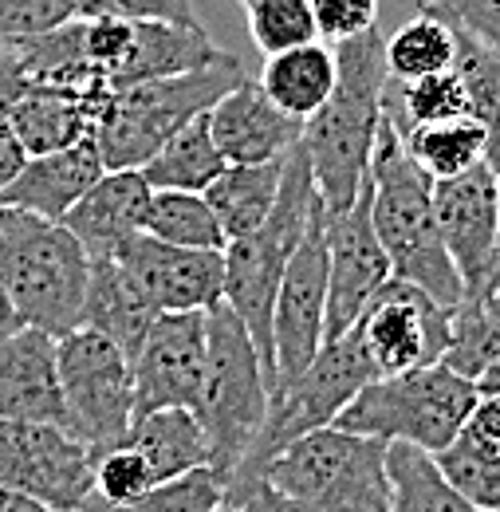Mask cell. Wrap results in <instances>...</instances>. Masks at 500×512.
Segmentation results:
<instances>
[{
	"mask_svg": "<svg viewBox=\"0 0 500 512\" xmlns=\"http://www.w3.org/2000/svg\"><path fill=\"white\" fill-rule=\"evenodd\" d=\"M386 36L375 28L339 44L335 60L339 75L327 103L304 123V146L312 158L315 190L323 197L327 213L347 209L371 170L378 127L386 115Z\"/></svg>",
	"mask_w": 500,
	"mask_h": 512,
	"instance_id": "obj_1",
	"label": "cell"
},
{
	"mask_svg": "<svg viewBox=\"0 0 500 512\" xmlns=\"http://www.w3.org/2000/svg\"><path fill=\"white\" fill-rule=\"evenodd\" d=\"M367 193H371L375 233L390 256V272L406 284H418L445 308H457L465 300V280L441 241L434 178L410 158L402 130L390 123V115H382L378 127Z\"/></svg>",
	"mask_w": 500,
	"mask_h": 512,
	"instance_id": "obj_2",
	"label": "cell"
},
{
	"mask_svg": "<svg viewBox=\"0 0 500 512\" xmlns=\"http://www.w3.org/2000/svg\"><path fill=\"white\" fill-rule=\"evenodd\" d=\"M319 201L323 197L315 190L312 158L300 138L284 158V182H280V197H276L268 221L260 229H252L249 237H237L225 245V304L249 327L256 355L268 371V386H276V351H272L276 292H280L288 256L300 245Z\"/></svg>",
	"mask_w": 500,
	"mask_h": 512,
	"instance_id": "obj_3",
	"label": "cell"
},
{
	"mask_svg": "<svg viewBox=\"0 0 500 512\" xmlns=\"http://www.w3.org/2000/svg\"><path fill=\"white\" fill-rule=\"evenodd\" d=\"M245 79V64L237 56H221L213 64L146 79L123 91H111L99 123H95V146L107 170H142L146 158L189 119L205 115L225 91H233Z\"/></svg>",
	"mask_w": 500,
	"mask_h": 512,
	"instance_id": "obj_4",
	"label": "cell"
},
{
	"mask_svg": "<svg viewBox=\"0 0 500 512\" xmlns=\"http://www.w3.org/2000/svg\"><path fill=\"white\" fill-rule=\"evenodd\" d=\"M268 398V371L256 355L249 327L221 300L205 312V375L193 406L209 438V465L221 477L249 457L268 414Z\"/></svg>",
	"mask_w": 500,
	"mask_h": 512,
	"instance_id": "obj_5",
	"label": "cell"
},
{
	"mask_svg": "<svg viewBox=\"0 0 500 512\" xmlns=\"http://www.w3.org/2000/svg\"><path fill=\"white\" fill-rule=\"evenodd\" d=\"M91 280V256L63 221H44L20 209L4 249H0V284L16 304L20 320L67 335L83 327V300Z\"/></svg>",
	"mask_w": 500,
	"mask_h": 512,
	"instance_id": "obj_6",
	"label": "cell"
},
{
	"mask_svg": "<svg viewBox=\"0 0 500 512\" xmlns=\"http://www.w3.org/2000/svg\"><path fill=\"white\" fill-rule=\"evenodd\" d=\"M477 402V383L445 363H430L402 375H378L335 418L339 430L367 434L378 442H410L430 453L445 449Z\"/></svg>",
	"mask_w": 500,
	"mask_h": 512,
	"instance_id": "obj_7",
	"label": "cell"
},
{
	"mask_svg": "<svg viewBox=\"0 0 500 512\" xmlns=\"http://www.w3.org/2000/svg\"><path fill=\"white\" fill-rule=\"evenodd\" d=\"M260 473L288 497H300L323 512H390L386 442L319 426L288 442Z\"/></svg>",
	"mask_w": 500,
	"mask_h": 512,
	"instance_id": "obj_8",
	"label": "cell"
},
{
	"mask_svg": "<svg viewBox=\"0 0 500 512\" xmlns=\"http://www.w3.org/2000/svg\"><path fill=\"white\" fill-rule=\"evenodd\" d=\"M371 379H378V371L375 363H371V355H367V347H363V335L355 327L335 335V339H327L319 347V355L296 379H288V383H280L272 390L264 426H260L249 457L241 465H256L260 469L268 457H276L288 442L312 434L319 426H331L339 418V410Z\"/></svg>",
	"mask_w": 500,
	"mask_h": 512,
	"instance_id": "obj_9",
	"label": "cell"
},
{
	"mask_svg": "<svg viewBox=\"0 0 500 512\" xmlns=\"http://www.w3.org/2000/svg\"><path fill=\"white\" fill-rule=\"evenodd\" d=\"M60 355V386L67 430L95 449H115L126 442L134 422V371L130 355L115 339L75 327L56 339Z\"/></svg>",
	"mask_w": 500,
	"mask_h": 512,
	"instance_id": "obj_10",
	"label": "cell"
},
{
	"mask_svg": "<svg viewBox=\"0 0 500 512\" xmlns=\"http://www.w3.org/2000/svg\"><path fill=\"white\" fill-rule=\"evenodd\" d=\"M0 485L60 512H83L95 497V449L56 422L0 418Z\"/></svg>",
	"mask_w": 500,
	"mask_h": 512,
	"instance_id": "obj_11",
	"label": "cell"
},
{
	"mask_svg": "<svg viewBox=\"0 0 500 512\" xmlns=\"http://www.w3.org/2000/svg\"><path fill=\"white\" fill-rule=\"evenodd\" d=\"M323 339H327V205L319 201L300 245L288 256L272 308L276 386L296 379L319 355Z\"/></svg>",
	"mask_w": 500,
	"mask_h": 512,
	"instance_id": "obj_12",
	"label": "cell"
},
{
	"mask_svg": "<svg viewBox=\"0 0 500 512\" xmlns=\"http://www.w3.org/2000/svg\"><path fill=\"white\" fill-rule=\"evenodd\" d=\"M378 375H402L445 359L453 335V308L438 304L418 284L390 276L355 323Z\"/></svg>",
	"mask_w": 500,
	"mask_h": 512,
	"instance_id": "obj_13",
	"label": "cell"
},
{
	"mask_svg": "<svg viewBox=\"0 0 500 512\" xmlns=\"http://www.w3.org/2000/svg\"><path fill=\"white\" fill-rule=\"evenodd\" d=\"M390 276V256L375 233L371 193L363 182L347 209L327 213V339L351 331Z\"/></svg>",
	"mask_w": 500,
	"mask_h": 512,
	"instance_id": "obj_14",
	"label": "cell"
},
{
	"mask_svg": "<svg viewBox=\"0 0 500 512\" xmlns=\"http://www.w3.org/2000/svg\"><path fill=\"white\" fill-rule=\"evenodd\" d=\"M134 418L158 406H197L205 375V312H162L130 359Z\"/></svg>",
	"mask_w": 500,
	"mask_h": 512,
	"instance_id": "obj_15",
	"label": "cell"
},
{
	"mask_svg": "<svg viewBox=\"0 0 500 512\" xmlns=\"http://www.w3.org/2000/svg\"><path fill=\"white\" fill-rule=\"evenodd\" d=\"M115 256L158 312H209L225 300V249H186L134 233Z\"/></svg>",
	"mask_w": 500,
	"mask_h": 512,
	"instance_id": "obj_16",
	"label": "cell"
},
{
	"mask_svg": "<svg viewBox=\"0 0 500 512\" xmlns=\"http://www.w3.org/2000/svg\"><path fill=\"white\" fill-rule=\"evenodd\" d=\"M434 213L445 249L461 268L465 292L477 288L500 249V182L493 166H477L434 182Z\"/></svg>",
	"mask_w": 500,
	"mask_h": 512,
	"instance_id": "obj_17",
	"label": "cell"
},
{
	"mask_svg": "<svg viewBox=\"0 0 500 512\" xmlns=\"http://www.w3.org/2000/svg\"><path fill=\"white\" fill-rule=\"evenodd\" d=\"M0 418L4 422H67L56 335L24 323L0 343Z\"/></svg>",
	"mask_w": 500,
	"mask_h": 512,
	"instance_id": "obj_18",
	"label": "cell"
},
{
	"mask_svg": "<svg viewBox=\"0 0 500 512\" xmlns=\"http://www.w3.org/2000/svg\"><path fill=\"white\" fill-rule=\"evenodd\" d=\"M209 130L225 162H272L304 138V123L284 115L256 79H241L209 107Z\"/></svg>",
	"mask_w": 500,
	"mask_h": 512,
	"instance_id": "obj_19",
	"label": "cell"
},
{
	"mask_svg": "<svg viewBox=\"0 0 500 512\" xmlns=\"http://www.w3.org/2000/svg\"><path fill=\"white\" fill-rule=\"evenodd\" d=\"M111 91L103 87H60V83H28L24 95L8 107V123L20 134L28 158L67 150L95 134L99 111Z\"/></svg>",
	"mask_w": 500,
	"mask_h": 512,
	"instance_id": "obj_20",
	"label": "cell"
},
{
	"mask_svg": "<svg viewBox=\"0 0 500 512\" xmlns=\"http://www.w3.org/2000/svg\"><path fill=\"white\" fill-rule=\"evenodd\" d=\"M107 174L95 138H83L67 150L52 154H32L24 162V170L0 190V205L12 209H28L44 221H63L67 209L91 190L99 178Z\"/></svg>",
	"mask_w": 500,
	"mask_h": 512,
	"instance_id": "obj_21",
	"label": "cell"
},
{
	"mask_svg": "<svg viewBox=\"0 0 500 512\" xmlns=\"http://www.w3.org/2000/svg\"><path fill=\"white\" fill-rule=\"evenodd\" d=\"M150 193L154 190L142 178V170H107L67 209L63 225L79 237L87 256H111L126 237L142 233Z\"/></svg>",
	"mask_w": 500,
	"mask_h": 512,
	"instance_id": "obj_22",
	"label": "cell"
},
{
	"mask_svg": "<svg viewBox=\"0 0 500 512\" xmlns=\"http://www.w3.org/2000/svg\"><path fill=\"white\" fill-rule=\"evenodd\" d=\"M162 312L154 300L142 292V284L126 272L119 256H91V280H87V300H83V327L115 339L126 355L142 347L150 323Z\"/></svg>",
	"mask_w": 500,
	"mask_h": 512,
	"instance_id": "obj_23",
	"label": "cell"
},
{
	"mask_svg": "<svg viewBox=\"0 0 500 512\" xmlns=\"http://www.w3.org/2000/svg\"><path fill=\"white\" fill-rule=\"evenodd\" d=\"M126 446H134L146 457L158 485L170 477H182L189 469L209 465L205 426H201L197 410H189V406H158V410L138 414L130 422Z\"/></svg>",
	"mask_w": 500,
	"mask_h": 512,
	"instance_id": "obj_24",
	"label": "cell"
},
{
	"mask_svg": "<svg viewBox=\"0 0 500 512\" xmlns=\"http://www.w3.org/2000/svg\"><path fill=\"white\" fill-rule=\"evenodd\" d=\"M335 75H339L335 52L323 40H312V44H300V48L272 52L260 67L256 83L268 91V99L284 115L308 123L315 111L327 103V95L335 87Z\"/></svg>",
	"mask_w": 500,
	"mask_h": 512,
	"instance_id": "obj_25",
	"label": "cell"
},
{
	"mask_svg": "<svg viewBox=\"0 0 500 512\" xmlns=\"http://www.w3.org/2000/svg\"><path fill=\"white\" fill-rule=\"evenodd\" d=\"M280 182H284V158L272 162H229L209 186H205V201L213 205L225 241L249 237L252 229H260L280 197Z\"/></svg>",
	"mask_w": 500,
	"mask_h": 512,
	"instance_id": "obj_26",
	"label": "cell"
},
{
	"mask_svg": "<svg viewBox=\"0 0 500 512\" xmlns=\"http://www.w3.org/2000/svg\"><path fill=\"white\" fill-rule=\"evenodd\" d=\"M225 154L213 142L209 130V111L189 119L182 130H174L142 166V178L150 182V190H193L201 193L221 170H225Z\"/></svg>",
	"mask_w": 500,
	"mask_h": 512,
	"instance_id": "obj_27",
	"label": "cell"
},
{
	"mask_svg": "<svg viewBox=\"0 0 500 512\" xmlns=\"http://www.w3.org/2000/svg\"><path fill=\"white\" fill-rule=\"evenodd\" d=\"M386 469H390V512H481L445 481L430 449L386 442Z\"/></svg>",
	"mask_w": 500,
	"mask_h": 512,
	"instance_id": "obj_28",
	"label": "cell"
},
{
	"mask_svg": "<svg viewBox=\"0 0 500 512\" xmlns=\"http://www.w3.org/2000/svg\"><path fill=\"white\" fill-rule=\"evenodd\" d=\"M386 115L398 130L430 127L445 119H461L473 115L469 111V91L465 79L457 75V67H445L422 79H390L386 83Z\"/></svg>",
	"mask_w": 500,
	"mask_h": 512,
	"instance_id": "obj_29",
	"label": "cell"
},
{
	"mask_svg": "<svg viewBox=\"0 0 500 512\" xmlns=\"http://www.w3.org/2000/svg\"><path fill=\"white\" fill-rule=\"evenodd\" d=\"M402 142H406L410 158L438 182V178H453L485 158L489 127L477 115H461V119H445V123H430V127L402 130Z\"/></svg>",
	"mask_w": 500,
	"mask_h": 512,
	"instance_id": "obj_30",
	"label": "cell"
},
{
	"mask_svg": "<svg viewBox=\"0 0 500 512\" xmlns=\"http://www.w3.org/2000/svg\"><path fill=\"white\" fill-rule=\"evenodd\" d=\"M142 233H150L158 241H170V245H186V249H225L229 245L213 205L205 201V193L193 190L150 193Z\"/></svg>",
	"mask_w": 500,
	"mask_h": 512,
	"instance_id": "obj_31",
	"label": "cell"
},
{
	"mask_svg": "<svg viewBox=\"0 0 500 512\" xmlns=\"http://www.w3.org/2000/svg\"><path fill=\"white\" fill-rule=\"evenodd\" d=\"M382 52H386V75L390 79H398V83L402 79H422V75L453 67L457 36H453L449 20H441V16L422 8L394 36H386Z\"/></svg>",
	"mask_w": 500,
	"mask_h": 512,
	"instance_id": "obj_32",
	"label": "cell"
},
{
	"mask_svg": "<svg viewBox=\"0 0 500 512\" xmlns=\"http://www.w3.org/2000/svg\"><path fill=\"white\" fill-rule=\"evenodd\" d=\"M225 497V477L213 465L189 469L182 477H170L154 489H146L142 497L126 501V505H107L99 497L87 501L83 512H217Z\"/></svg>",
	"mask_w": 500,
	"mask_h": 512,
	"instance_id": "obj_33",
	"label": "cell"
},
{
	"mask_svg": "<svg viewBox=\"0 0 500 512\" xmlns=\"http://www.w3.org/2000/svg\"><path fill=\"white\" fill-rule=\"evenodd\" d=\"M445 481L473 505L489 512L500 509V449H489L473 442L469 434H457L445 449L434 453Z\"/></svg>",
	"mask_w": 500,
	"mask_h": 512,
	"instance_id": "obj_34",
	"label": "cell"
},
{
	"mask_svg": "<svg viewBox=\"0 0 500 512\" xmlns=\"http://www.w3.org/2000/svg\"><path fill=\"white\" fill-rule=\"evenodd\" d=\"M241 4H245V12H249L252 44H256L264 56L319 40L312 0H241Z\"/></svg>",
	"mask_w": 500,
	"mask_h": 512,
	"instance_id": "obj_35",
	"label": "cell"
},
{
	"mask_svg": "<svg viewBox=\"0 0 500 512\" xmlns=\"http://www.w3.org/2000/svg\"><path fill=\"white\" fill-rule=\"evenodd\" d=\"M457 36V52H453V67L465 79L469 91V111L485 123V127H500V52L489 48L485 40L453 28Z\"/></svg>",
	"mask_w": 500,
	"mask_h": 512,
	"instance_id": "obj_36",
	"label": "cell"
},
{
	"mask_svg": "<svg viewBox=\"0 0 500 512\" xmlns=\"http://www.w3.org/2000/svg\"><path fill=\"white\" fill-rule=\"evenodd\" d=\"M154 473L146 465V457L134 446H115L103 449L95 457V497L107 505H126L134 497H142L146 489H154Z\"/></svg>",
	"mask_w": 500,
	"mask_h": 512,
	"instance_id": "obj_37",
	"label": "cell"
},
{
	"mask_svg": "<svg viewBox=\"0 0 500 512\" xmlns=\"http://www.w3.org/2000/svg\"><path fill=\"white\" fill-rule=\"evenodd\" d=\"M75 16V0H0V44H20Z\"/></svg>",
	"mask_w": 500,
	"mask_h": 512,
	"instance_id": "obj_38",
	"label": "cell"
},
{
	"mask_svg": "<svg viewBox=\"0 0 500 512\" xmlns=\"http://www.w3.org/2000/svg\"><path fill=\"white\" fill-rule=\"evenodd\" d=\"M225 501L241 505L245 512H323L308 501H300V497L280 493L256 465H237L225 477Z\"/></svg>",
	"mask_w": 500,
	"mask_h": 512,
	"instance_id": "obj_39",
	"label": "cell"
},
{
	"mask_svg": "<svg viewBox=\"0 0 500 512\" xmlns=\"http://www.w3.org/2000/svg\"><path fill=\"white\" fill-rule=\"evenodd\" d=\"M323 44H343L378 24V0H312Z\"/></svg>",
	"mask_w": 500,
	"mask_h": 512,
	"instance_id": "obj_40",
	"label": "cell"
},
{
	"mask_svg": "<svg viewBox=\"0 0 500 512\" xmlns=\"http://www.w3.org/2000/svg\"><path fill=\"white\" fill-rule=\"evenodd\" d=\"M422 8L500 52V0H422Z\"/></svg>",
	"mask_w": 500,
	"mask_h": 512,
	"instance_id": "obj_41",
	"label": "cell"
},
{
	"mask_svg": "<svg viewBox=\"0 0 500 512\" xmlns=\"http://www.w3.org/2000/svg\"><path fill=\"white\" fill-rule=\"evenodd\" d=\"M75 16H130V20L197 24L193 0H75Z\"/></svg>",
	"mask_w": 500,
	"mask_h": 512,
	"instance_id": "obj_42",
	"label": "cell"
},
{
	"mask_svg": "<svg viewBox=\"0 0 500 512\" xmlns=\"http://www.w3.org/2000/svg\"><path fill=\"white\" fill-rule=\"evenodd\" d=\"M461 434H469L481 446L500 449V394H477Z\"/></svg>",
	"mask_w": 500,
	"mask_h": 512,
	"instance_id": "obj_43",
	"label": "cell"
},
{
	"mask_svg": "<svg viewBox=\"0 0 500 512\" xmlns=\"http://www.w3.org/2000/svg\"><path fill=\"white\" fill-rule=\"evenodd\" d=\"M24 87H28V75H24V67H20L16 48L0 44V115H8V107L24 95Z\"/></svg>",
	"mask_w": 500,
	"mask_h": 512,
	"instance_id": "obj_44",
	"label": "cell"
},
{
	"mask_svg": "<svg viewBox=\"0 0 500 512\" xmlns=\"http://www.w3.org/2000/svg\"><path fill=\"white\" fill-rule=\"evenodd\" d=\"M24 162H28V150H24L20 134L12 130L8 115H0V190L24 170Z\"/></svg>",
	"mask_w": 500,
	"mask_h": 512,
	"instance_id": "obj_45",
	"label": "cell"
},
{
	"mask_svg": "<svg viewBox=\"0 0 500 512\" xmlns=\"http://www.w3.org/2000/svg\"><path fill=\"white\" fill-rule=\"evenodd\" d=\"M0 512H60V509H52V505H44V501H36L28 493H16V489L0 485Z\"/></svg>",
	"mask_w": 500,
	"mask_h": 512,
	"instance_id": "obj_46",
	"label": "cell"
},
{
	"mask_svg": "<svg viewBox=\"0 0 500 512\" xmlns=\"http://www.w3.org/2000/svg\"><path fill=\"white\" fill-rule=\"evenodd\" d=\"M24 320H20V312H16V304L8 300V292H4V284H0V343L12 335V331H20Z\"/></svg>",
	"mask_w": 500,
	"mask_h": 512,
	"instance_id": "obj_47",
	"label": "cell"
},
{
	"mask_svg": "<svg viewBox=\"0 0 500 512\" xmlns=\"http://www.w3.org/2000/svg\"><path fill=\"white\" fill-rule=\"evenodd\" d=\"M500 284V253L493 256V264H489V272H485V280L477 284V288H469V292H497Z\"/></svg>",
	"mask_w": 500,
	"mask_h": 512,
	"instance_id": "obj_48",
	"label": "cell"
},
{
	"mask_svg": "<svg viewBox=\"0 0 500 512\" xmlns=\"http://www.w3.org/2000/svg\"><path fill=\"white\" fill-rule=\"evenodd\" d=\"M497 296H500V284H497Z\"/></svg>",
	"mask_w": 500,
	"mask_h": 512,
	"instance_id": "obj_49",
	"label": "cell"
},
{
	"mask_svg": "<svg viewBox=\"0 0 500 512\" xmlns=\"http://www.w3.org/2000/svg\"><path fill=\"white\" fill-rule=\"evenodd\" d=\"M489 512H500V509H489Z\"/></svg>",
	"mask_w": 500,
	"mask_h": 512,
	"instance_id": "obj_50",
	"label": "cell"
},
{
	"mask_svg": "<svg viewBox=\"0 0 500 512\" xmlns=\"http://www.w3.org/2000/svg\"><path fill=\"white\" fill-rule=\"evenodd\" d=\"M497 253H500V249H497Z\"/></svg>",
	"mask_w": 500,
	"mask_h": 512,
	"instance_id": "obj_51",
	"label": "cell"
}]
</instances>
